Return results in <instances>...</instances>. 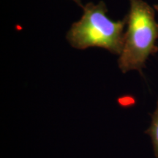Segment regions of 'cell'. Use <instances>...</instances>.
<instances>
[{
  "mask_svg": "<svg viewBox=\"0 0 158 158\" xmlns=\"http://www.w3.org/2000/svg\"><path fill=\"white\" fill-rule=\"evenodd\" d=\"M127 29L124 45L118 60L122 73L130 70L141 72L148 58L158 51V23L155 10L143 0H130Z\"/></svg>",
  "mask_w": 158,
  "mask_h": 158,
  "instance_id": "obj_1",
  "label": "cell"
},
{
  "mask_svg": "<svg viewBox=\"0 0 158 158\" xmlns=\"http://www.w3.org/2000/svg\"><path fill=\"white\" fill-rule=\"evenodd\" d=\"M83 9L81 19L73 23L67 34L71 46L78 49L99 47L120 55L124 45L123 31L127 24V15L121 21H113L107 15L108 9L102 1L98 4L89 2Z\"/></svg>",
  "mask_w": 158,
  "mask_h": 158,
  "instance_id": "obj_2",
  "label": "cell"
},
{
  "mask_svg": "<svg viewBox=\"0 0 158 158\" xmlns=\"http://www.w3.org/2000/svg\"><path fill=\"white\" fill-rule=\"evenodd\" d=\"M146 133H147L151 137L154 151H155V155L156 158H158V101L155 111L152 116L151 125L149 129L146 131Z\"/></svg>",
  "mask_w": 158,
  "mask_h": 158,
  "instance_id": "obj_3",
  "label": "cell"
},
{
  "mask_svg": "<svg viewBox=\"0 0 158 158\" xmlns=\"http://www.w3.org/2000/svg\"><path fill=\"white\" fill-rule=\"evenodd\" d=\"M72 1H73V2H76L77 5H78L79 7H84V6L82 5V2H81V0H72Z\"/></svg>",
  "mask_w": 158,
  "mask_h": 158,
  "instance_id": "obj_4",
  "label": "cell"
},
{
  "mask_svg": "<svg viewBox=\"0 0 158 158\" xmlns=\"http://www.w3.org/2000/svg\"><path fill=\"white\" fill-rule=\"evenodd\" d=\"M154 8H155L156 10H157L158 12V4L157 5H154Z\"/></svg>",
  "mask_w": 158,
  "mask_h": 158,
  "instance_id": "obj_5",
  "label": "cell"
}]
</instances>
